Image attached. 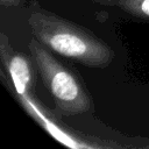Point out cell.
Segmentation results:
<instances>
[{
	"instance_id": "1",
	"label": "cell",
	"mask_w": 149,
	"mask_h": 149,
	"mask_svg": "<svg viewBox=\"0 0 149 149\" xmlns=\"http://www.w3.org/2000/svg\"><path fill=\"white\" fill-rule=\"evenodd\" d=\"M28 26L34 37L52 51L90 68H106L114 59L113 50L87 29L68 21L33 1Z\"/></svg>"
},
{
	"instance_id": "2",
	"label": "cell",
	"mask_w": 149,
	"mask_h": 149,
	"mask_svg": "<svg viewBox=\"0 0 149 149\" xmlns=\"http://www.w3.org/2000/svg\"><path fill=\"white\" fill-rule=\"evenodd\" d=\"M29 50L57 111L63 115L88 112L92 101L77 77L61 64L38 40L31 38Z\"/></svg>"
},
{
	"instance_id": "3",
	"label": "cell",
	"mask_w": 149,
	"mask_h": 149,
	"mask_svg": "<svg viewBox=\"0 0 149 149\" xmlns=\"http://www.w3.org/2000/svg\"><path fill=\"white\" fill-rule=\"evenodd\" d=\"M0 57L17 95H27L33 74L30 62L23 54L16 52L12 48L8 37L3 33L0 35Z\"/></svg>"
},
{
	"instance_id": "4",
	"label": "cell",
	"mask_w": 149,
	"mask_h": 149,
	"mask_svg": "<svg viewBox=\"0 0 149 149\" xmlns=\"http://www.w3.org/2000/svg\"><path fill=\"white\" fill-rule=\"evenodd\" d=\"M100 2L121 7L123 10L140 17H149V0H100Z\"/></svg>"
},
{
	"instance_id": "5",
	"label": "cell",
	"mask_w": 149,
	"mask_h": 149,
	"mask_svg": "<svg viewBox=\"0 0 149 149\" xmlns=\"http://www.w3.org/2000/svg\"><path fill=\"white\" fill-rule=\"evenodd\" d=\"M22 0H0L1 6L3 7H15L21 3Z\"/></svg>"
}]
</instances>
